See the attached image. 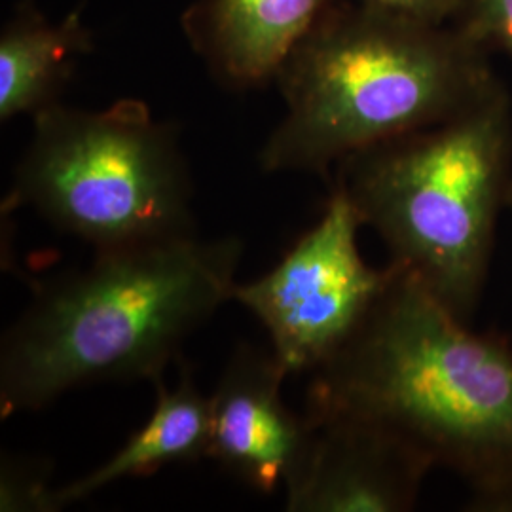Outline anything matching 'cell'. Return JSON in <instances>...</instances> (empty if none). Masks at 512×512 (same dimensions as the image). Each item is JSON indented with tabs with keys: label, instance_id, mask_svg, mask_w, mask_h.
Masks as SVG:
<instances>
[{
	"label": "cell",
	"instance_id": "cell-1",
	"mask_svg": "<svg viewBox=\"0 0 512 512\" xmlns=\"http://www.w3.org/2000/svg\"><path fill=\"white\" fill-rule=\"evenodd\" d=\"M243 241L200 234L95 251L38 289L0 344V416L105 382L164 376L184 340L232 300Z\"/></svg>",
	"mask_w": 512,
	"mask_h": 512
},
{
	"label": "cell",
	"instance_id": "cell-2",
	"mask_svg": "<svg viewBox=\"0 0 512 512\" xmlns=\"http://www.w3.org/2000/svg\"><path fill=\"white\" fill-rule=\"evenodd\" d=\"M287 112L260 152L266 173H311L431 128L501 82L452 23L361 0L332 4L275 78Z\"/></svg>",
	"mask_w": 512,
	"mask_h": 512
},
{
	"label": "cell",
	"instance_id": "cell-3",
	"mask_svg": "<svg viewBox=\"0 0 512 512\" xmlns=\"http://www.w3.org/2000/svg\"><path fill=\"white\" fill-rule=\"evenodd\" d=\"M363 327L311 372L306 406L382 421L467 494L512 482V346L446 310L401 266Z\"/></svg>",
	"mask_w": 512,
	"mask_h": 512
},
{
	"label": "cell",
	"instance_id": "cell-4",
	"mask_svg": "<svg viewBox=\"0 0 512 512\" xmlns=\"http://www.w3.org/2000/svg\"><path fill=\"white\" fill-rule=\"evenodd\" d=\"M391 262L471 323L512 181V99L503 82L456 116L334 167Z\"/></svg>",
	"mask_w": 512,
	"mask_h": 512
},
{
	"label": "cell",
	"instance_id": "cell-5",
	"mask_svg": "<svg viewBox=\"0 0 512 512\" xmlns=\"http://www.w3.org/2000/svg\"><path fill=\"white\" fill-rule=\"evenodd\" d=\"M33 118L4 215L33 209L95 251L196 234L194 186L177 131L143 101L103 110L55 103Z\"/></svg>",
	"mask_w": 512,
	"mask_h": 512
},
{
	"label": "cell",
	"instance_id": "cell-6",
	"mask_svg": "<svg viewBox=\"0 0 512 512\" xmlns=\"http://www.w3.org/2000/svg\"><path fill=\"white\" fill-rule=\"evenodd\" d=\"M359 219L348 192L330 181L321 219L268 274L236 283L232 300L268 330L289 374L315 372L348 344L385 291L393 266L366 264Z\"/></svg>",
	"mask_w": 512,
	"mask_h": 512
},
{
	"label": "cell",
	"instance_id": "cell-7",
	"mask_svg": "<svg viewBox=\"0 0 512 512\" xmlns=\"http://www.w3.org/2000/svg\"><path fill=\"white\" fill-rule=\"evenodd\" d=\"M310 446L285 484L289 512H406L435 463L382 421L310 408Z\"/></svg>",
	"mask_w": 512,
	"mask_h": 512
},
{
	"label": "cell",
	"instance_id": "cell-8",
	"mask_svg": "<svg viewBox=\"0 0 512 512\" xmlns=\"http://www.w3.org/2000/svg\"><path fill=\"white\" fill-rule=\"evenodd\" d=\"M287 376L274 351L239 344L209 397V458L260 494L285 488L310 446V418L281 397Z\"/></svg>",
	"mask_w": 512,
	"mask_h": 512
},
{
	"label": "cell",
	"instance_id": "cell-9",
	"mask_svg": "<svg viewBox=\"0 0 512 512\" xmlns=\"http://www.w3.org/2000/svg\"><path fill=\"white\" fill-rule=\"evenodd\" d=\"M334 0H198L184 31L211 73L234 90L277 78Z\"/></svg>",
	"mask_w": 512,
	"mask_h": 512
},
{
	"label": "cell",
	"instance_id": "cell-10",
	"mask_svg": "<svg viewBox=\"0 0 512 512\" xmlns=\"http://www.w3.org/2000/svg\"><path fill=\"white\" fill-rule=\"evenodd\" d=\"M181 376L175 389L162 378L152 385L156 404L147 423L103 465L57 488V509L71 507L114 482L154 475L169 465H186L209 458L211 399L194 382V370L179 359Z\"/></svg>",
	"mask_w": 512,
	"mask_h": 512
},
{
	"label": "cell",
	"instance_id": "cell-11",
	"mask_svg": "<svg viewBox=\"0 0 512 512\" xmlns=\"http://www.w3.org/2000/svg\"><path fill=\"white\" fill-rule=\"evenodd\" d=\"M90 48L78 14L50 25L40 14H19L0 38V120L37 114L57 103L74 61Z\"/></svg>",
	"mask_w": 512,
	"mask_h": 512
},
{
	"label": "cell",
	"instance_id": "cell-12",
	"mask_svg": "<svg viewBox=\"0 0 512 512\" xmlns=\"http://www.w3.org/2000/svg\"><path fill=\"white\" fill-rule=\"evenodd\" d=\"M57 488L52 486L48 459L4 456L0 461V511L55 512Z\"/></svg>",
	"mask_w": 512,
	"mask_h": 512
},
{
	"label": "cell",
	"instance_id": "cell-13",
	"mask_svg": "<svg viewBox=\"0 0 512 512\" xmlns=\"http://www.w3.org/2000/svg\"><path fill=\"white\" fill-rule=\"evenodd\" d=\"M452 25L488 54L512 61V0H456Z\"/></svg>",
	"mask_w": 512,
	"mask_h": 512
},
{
	"label": "cell",
	"instance_id": "cell-14",
	"mask_svg": "<svg viewBox=\"0 0 512 512\" xmlns=\"http://www.w3.org/2000/svg\"><path fill=\"white\" fill-rule=\"evenodd\" d=\"M393 12L433 23H452L456 14V0H365Z\"/></svg>",
	"mask_w": 512,
	"mask_h": 512
},
{
	"label": "cell",
	"instance_id": "cell-15",
	"mask_svg": "<svg viewBox=\"0 0 512 512\" xmlns=\"http://www.w3.org/2000/svg\"><path fill=\"white\" fill-rule=\"evenodd\" d=\"M463 509L469 512H512V482L486 492L467 494Z\"/></svg>",
	"mask_w": 512,
	"mask_h": 512
},
{
	"label": "cell",
	"instance_id": "cell-16",
	"mask_svg": "<svg viewBox=\"0 0 512 512\" xmlns=\"http://www.w3.org/2000/svg\"><path fill=\"white\" fill-rule=\"evenodd\" d=\"M507 209L512 211V181L509 184V192H507Z\"/></svg>",
	"mask_w": 512,
	"mask_h": 512
}]
</instances>
